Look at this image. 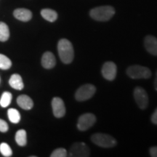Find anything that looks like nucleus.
Returning <instances> with one entry per match:
<instances>
[{
  "instance_id": "f257e3e1",
  "label": "nucleus",
  "mask_w": 157,
  "mask_h": 157,
  "mask_svg": "<svg viewBox=\"0 0 157 157\" xmlns=\"http://www.w3.org/2000/svg\"><path fill=\"white\" fill-rule=\"evenodd\" d=\"M58 55L63 63L69 64L73 61L74 58V50L73 45L69 40L61 39L58 44Z\"/></svg>"
},
{
  "instance_id": "f03ea898",
  "label": "nucleus",
  "mask_w": 157,
  "mask_h": 157,
  "mask_svg": "<svg viewBox=\"0 0 157 157\" xmlns=\"http://www.w3.org/2000/svg\"><path fill=\"white\" fill-rule=\"evenodd\" d=\"M115 14V10L111 6H101L92 9L90 15L92 18L97 21H108Z\"/></svg>"
},
{
  "instance_id": "7ed1b4c3",
  "label": "nucleus",
  "mask_w": 157,
  "mask_h": 157,
  "mask_svg": "<svg viewBox=\"0 0 157 157\" xmlns=\"http://www.w3.org/2000/svg\"><path fill=\"white\" fill-rule=\"evenodd\" d=\"M127 74L133 79L149 78L151 76V71L148 68L140 65H133L127 69Z\"/></svg>"
},
{
  "instance_id": "20e7f679",
  "label": "nucleus",
  "mask_w": 157,
  "mask_h": 157,
  "mask_svg": "<svg viewBox=\"0 0 157 157\" xmlns=\"http://www.w3.org/2000/svg\"><path fill=\"white\" fill-rule=\"evenodd\" d=\"M91 140L102 148H112L117 145V140L111 135L104 133H96L92 135Z\"/></svg>"
},
{
  "instance_id": "39448f33",
  "label": "nucleus",
  "mask_w": 157,
  "mask_h": 157,
  "mask_svg": "<svg viewBox=\"0 0 157 157\" xmlns=\"http://www.w3.org/2000/svg\"><path fill=\"white\" fill-rule=\"evenodd\" d=\"M96 88L91 84H85L76 90L75 98L77 101L82 102L87 101L95 95Z\"/></svg>"
},
{
  "instance_id": "423d86ee",
  "label": "nucleus",
  "mask_w": 157,
  "mask_h": 157,
  "mask_svg": "<svg viewBox=\"0 0 157 157\" xmlns=\"http://www.w3.org/2000/svg\"><path fill=\"white\" fill-rule=\"evenodd\" d=\"M90 155L89 147L84 143L78 142L72 145L69 150V156L88 157Z\"/></svg>"
},
{
  "instance_id": "0eeeda50",
  "label": "nucleus",
  "mask_w": 157,
  "mask_h": 157,
  "mask_svg": "<svg viewBox=\"0 0 157 157\" xmlns=\"http://www.w3.org/2000/svg\"><path fill=\"white\" fill-rule=\"evenodd\" d=\"M96 122V117L93 113H84L78 117L77 128L80 131H86L92 127Z\"/></svg>"
},
{
  "instance_id": "6e6552de",
  "label": "nucleus",
  "mask_w": 157,
  "mask_h": 157,
  "mask_svg": "<svg viewBox=\"0 0 157 157\" xmlns=\"http://www.w3.org/2000/svg\"><path fill=\"white\" fill-rule=\"evenodd\" d=\"M134 98L140 109H146L148 105V95L143 87H137L134 90Z\"/></svg>"
},
{
  "instance_id": "1a4fd4ad",
  "label": "nucleus",
  "mask_w": 157,
  "mask_h": 157,
  "mask_svg": "<svg viewBox=\"0 0 157 157\" xmlns=\"http://www.w3.org/2000/svg\"><path fill=\"white\" fill-rule=\"evenodd\" d=\"M117 65L113 62H105L102 68V74L105 79L113 81L117 76Z\"/></svg>"
},
{
  "instance_id": "9d476101",
  "label": "nucleus",
  "mask_w": 157,
  "mask_h": 157,
  "mask_svg": "<svg viewBox=\"0 0 157 157\" xmlns=\"http://www.w3.org/2000/svg\"><path fill=\"white\" fill-rule=\"evenodd\" d=\"M52 108L53 114L56 118H61L66 114V107L61 98H54L52 101Z\"/></svg>"
},
{
  "instance_id": "9b49d317",
  "label": "nucleus",
  "mask_w": 157,
  "mask_h": 157,
  "mask_svg": "<svg viewBox=\"0 0 157 157\" xmlns=\"http://www.w3.org/2000/svg\"><path fill=\"white\" fill-rule=\"evenodd\" d=\"M144 46L150 54L157 56V38L152 35H148L145 37Z\"/></svg>"
},
{
  "instance_id": "f8f14e48",
  "label": "nucleus",
  "mask_w": 157,
  "mask_h": 157,
  "mask_svg": "<svg viewBox=\"0 0 157 157\" xmlns=\"http://www.w3.org/2000/svg\"><path fill=\"white\" fill-rule=\"evenodd\" d=\"M13 15L15 18L23 22H28L32 18V13L28 9L17 8L13 12Z\"/></svg>"
},
{
  "instance_id": "ddd939ff",
  "label": "nucleus",
  "mask_w": 157,
  "mask_h": 157,
  "mask_svg": "<svg viewBox=\"0 0 157 157\" xmlns=\"http://www.w3.org/2000/svg\"><path fill=\"white\" fill-rule=\"evenodd\" d=\"M42 65L46 69H51L56 65V57L51 52H46L42 58Z\"/></svg>"
},
{
  "instance_id": "4468645a",
  "label": "nucleus",
  "mask_w": 157,
  "mask_h": 157,
  "mask_svg": "<svg viewBox=\"0 0 157 157\" xmlns=\"http://www.w3.org/2000/svg\"><path fill=\"white\" fill-rule=\"evenodd\" d=\"M17 103L21 109L24 110H31L34 106L32 99L26 95H21L17 98Z\"/></svg>"
},
{
  "instance_id": "2eb2a0df",
  "label": "nucleus",
  "mask_w": 157,
  "mask_h": 157,
  "mask_svg": "<svg viewBox=\"0 0 157 157\" xmlns=\"http://www.w3.org/2000/svg\"><path fill=\"white\" fill-rule=\"evenodd\" d=\"M9 84L12 88L16 90H22L24 88L22 77L17 74H14L10 76Z\"/></svg>"
},
{
  "instance_id": "dca6fc26",
  "label": "nucleus",
  "mask_w": 157,
  "mask_h": 157,
  "mask_svg": "<svg viewBox=\"0 0 157 157\" xmlns=\"http://www.w3.org/2000/svg\"><path fill=\"white\" fill-rule=\"evenodd\" d=\"M41 15L44 19L49 22H55L58 18V13L52 9H43L41 11Z\"/></svg>"
},
{
  "instance_id": "f3484780",
  "label": "nucleus",
  "mask_w": 157,
  "mask_h": 157,
  "mask_svg": "<svg viewBox=\"0 0 157 157\" xmlns=\"http://www.w3.org/2000/svg\"><path fill=\"white\" fill-rule=\"evenodd\" d=\"M15 141L20 146H25L27 143V135L25 129H19L15 134Z\"/></svg>"
},
{
  "instance_id": "a211bd4d",
  "label": "nucleus",
  "mask_w": 157,
  "mask_h": 157,
  "mask_svg": "<svg viewBox=\"0 0 157 157\" xmlns=\"http://www.w3.org/2000/svg\"><path fill=\"white\" fill-rule=\"evenodd\" d=\"M10 38L8 25L4 22H0V42H6Z\"/></svg>"
},
{
  "instance_id": "6ab92c4d",
  "label": "nucleus",
  "mask_w": 157,
  "mask_h": 157,
  "mask_svg": "<svg viewBox=\"0 0 157 157\" xmlns=\"http://www.w3.org/2000/svg\"><path fill=\"white\" fill-rule=\"evenodd\" d=\"M7 116H8L9 120L13 124H17L21 121V114L17 109H10L7 111Z\"/></svg>"
},
{
  "instance_id": "aec40b11",
  "label": "nucleus",
  "mask_w": 157,
  "mask_h": 157,
  "mask_svg": "<svg viewBox=\"0 0 157 157\" xmlns=\"http://www.w3.org/2000/svg\"><path fill=\"white\" fill-rule=\"evenodd\" d=\"M13 100V95L10 92H5L2 95L0 99V105L2 108H6L9 106Z\"/></svg>"
},
{
  "instance_id": "412c9836",
  "label": "nucleus",
  "mask_w": 157,
  "mask_h": 157,
  "mask_svg": "<svg viewBox=\"0 0 157 157\" xmlns=\"http://www.w3.org/2000/svg\"><path fill=\"white\" fill-rule=\"evenodd\" d=\"M12 66L10 59L3 54H0V69L7 70Z\"/></svg>"
},
{
  "instance_id": "4be33fe9",
  "label": "nucleus",
  "mask_w": 157,
  "mask_h": 157,
  "mask_svg": "<svg viewBox=\"0 0 157 157\" xmlns=\"http://www.w3.org/2000/svg\"><path fill=\"white\" fill-rule=\"evenodd\" d=\"M0 152L5 157H10L13 155V151L7 143H2L0 144Z\"/></svg>"
},
{
  "instance_id": "5701e85b",
  "label": "nucleus",
  "mask_w": 157,
  "mask_h": 157,
  "mask_svg": "<svg viewBox=\"0 0 157 157\" xmlns=\"http://www.w3.org/2000/svg\"><path fill=\"white\" fill-rule=\"evenodd\" d=\"M67 156V151L63 148H59L56 149L50 155L51 157H66Z\"/></svg>"
},
{
  "instance_id": "b1692460",
  "label": "nucleus",
  "mask_w": 157,
  "mask_h": 157,
  "mask_svg": "<svg viewBox=\"0 0 157 157\" xmlns=\"http://www.w3.org/2000/svg\"><path fill=\"white\" fill-rule=\"evenodd\" d=\"M9 127L7 123L6 122L5 120L0 119V132H6L8 130Z\"/></svg>"
},
{
  "instance_id": "393cba45",
  "label": "nucleus",
  "mask_w": 157,
  "mask_h": 157,
  "mask_svg": "<svg viewBox=\"0 0 157 157\" xmlns=\"http://www.w3.org/2000/svg\"><path fill=\"white\" fill-rule=\"evenodd\" d=\"M149 153H150L151 156L157 157V146H153L149 149Z\"/></svg>"
},
{
  "instance_id": "a878e982",
  "label": "nucleus",
  "mask_w": 157,
  "mask_h": 157,
  "mask_svg": "<svg viewBox=\"0 0 157 157\" xmlns=\"http://www.w3.org/2000/svg\"><path fill=\"white\" fill-rule=\"evenodd\" d=\"M151 122L153 124H154L157 125V108L156 109V110L154 111V113L152 114L151 119Z\"/></svg>"
},
{
  "instance_id": "bb28decb",
  "label": "nucleus",
  "mask_w": 157,
  "mask_h": 157,
  "mask_svg": "<svg viewBox=\"0 0 157 157\" xmlns=\"http://www.w3.org/2000/svg\"><path fill=\"white\" fill-rule=\"evenodd\" d=\"M154 88L157 91V71L156 72V76H155V80H154Z\"/></svg>"
},
{
  "instance_id": "cd10ccee",
  "label": "nucleus",
  "mask_w": 157,
  "mask_h": 157,
  "mask_svg": "<svg viewBox=\"0 0 157 157\" xmlns=\"http://www.w3.org/2000/svg\"><path fill=\"white\" fill-rule=\"evenodd\" d=\"M0 82H1V79H0Z\"/></svg>"
}]
</instances>
